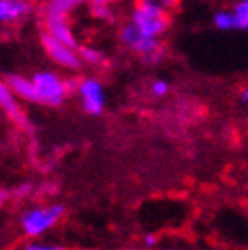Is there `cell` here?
Masks as SVG:
<instances>
[{
	"instance_id": "6da1fadb",
	"label": "cell",
	"mask_w": 248,
	"mask_h": 250,
	"mask_svg": "<svg viewBox=\"0 0 248 250\" xmlns=\"http://www.w3.org/2000/svg\"><path fill=\"white\" fill-rule=\"evenodd\" d=\"M131 18H133L131 24L141 34H145L147 38H155V40H157V36L163 34L171 24L167 10L159 8L157 4H153L151 0H137Z\"/></svg>"
},
{
	"instance_id": "7a4b0ae2",
	"label": "cell",
	"mask_w": 248,
	"mask_h": 250,
	"mask_svg": "<svg viewBox=\"0 0 248 250\" xmlns=\"http://www.w3.org/2000/svg\"><path fill=\"white\" fill-rule=\"evenodd\" d=\"M36 91H38V104H46L52 107H58L64 104L68 96V82H64L54 72H38L32 78Z\"/></svg>"
},
{
	"instance_id": "3957f363",
	"label": "cell",
	"mask_w": 248,
	"mask_h": 250,
	"mask_svg": "<svg viewBox=\"0 0 248 250\" xmlns=\"http://www.w3.org/2000/svg\"><path fill=\"white\" fill-rule=\"evenodd\" d=\"M62 212H64V207L62 205L36 207L32 210H26L20 218V223H22V229L28 236H40L56 225V221L62 216Z\"/></svg>"
},
{
	"instance_id": "277c9868",
	"label": "cell",
	"mask_w": 248,
	"mask_h": 250,
	"mask_svg": "<svg viewBox=\"0 0 248 250\" xmlns=\"http://www.w3.org/2000/svg\"><path fill=\"white\" fill-rule=\"evenodd\" d=\"M42 46H44L46 54L56 62V64L64 66V68H70V70H80L82 68L80 54L74 48L62 44L60 40H56L54 36H50L48 32H42Z\"/></svg>"
},
{
	"instance_id": "5b68a950",
	"label": "cell",
	"mask_w": 248,
	"mask_h": 250,
	"mask_svg": "<svg viewBox=\"0 0 248 250\" xmlns=\"http://www.w3.org/2000/svg\"><path fill=\"white\" fill-rule=\"evenodd\" d=\"M121 40L125 42L133 52L141 54L143 60H145V58H151V56H155V54H159V52H163L159 40L147 38L145 34L139 32V30H137L131 22H129L127 26H123V28H121Z\"/></svg>"
},
{
	"instance_id": "8992f818",
	"label": "cell",
	"mask_w": 248,
	"mask_h": 250,
	"mask_svg": "<svg viewBox=\"0 0 248 250\" xmlns=\"http://www.w3.org/2000/svg\"><path fill=\"white\" fill-rule=\"evenodd\" d=\"M78 91L82 96V102H83V109L91 115H100L105 107V93H103V87L98 80L94 78H85L82 80V83L78 85Z\"/></svg>"
},
{
	"instance_id": "52a82bcc",
	"label": "cell",
	"mask_w": 248,
	"mask_h": 250,
	"mask_svg": "<svg viewBox=\"0 0 248 250\" xmlns=\"http://www.w3.org/2000/svg\"><path fill=\"white\" fill-rule=\"evenodd\" d=\"M6 85L10 87V91L14 93V96L26 100V102H36L38 104V91H36V85L32 80H28L24 76H18V74H10L4 78Z\"/></svg>"
},
{
	"instance_id": "ba28073f",
	"label": "cell",
	"mask_w": 248,
	"mask_h": 250,
	"mask_svg": "<svg viewBox=\"0 0 248 250\" xmlns=\"http://www.w3.org/2000/svg\"><path fill=\"white\" fill-rule=\"evenodd\" d=\"M30 12H32V6L26 0H0V20L2 22L20 20Z\"/></svg>"
},
{
	"instance_id": "9c48e42d",
	"label": "cell",
	"mask_w": 248,
	"mask_h": 250,
	"mask_svg": "<svg viewBox=\"0 0 248 250\" xmlns=\"http://www.w3.org/2000/svg\"><path fill=\"white\" fill-rule=\"evenodd\" d=\"M12 96H14V93L10 91V87H8L6 83H2V87H0V104H2L4 111L10 115V119H12L16 125H20V127H28V119H26L24 111L18 107V104L14 102Z\"/></svg>"
},
{
	"instance_id": "30bf717a",
	"label": "cell",
	"mask_w": 248,
	"mask_h": 250,
	"mask_svg": "<svg viewBox=\"0 0 248 250\" xmlns=\"http://www.w3.org/2000/svg\"><path fill=\"white\" fill-rule=\"evenodd\" d=\"M46 22V32L50 34V36H54L56 40H60L62 44H66V46H70V48H78V42H76V38L72 36V30H70V26H68V22L66 20H58V18H48V20H44Z\"/></svg>"
},
{
	"instance_id": "8fae6325",
	"label": "cell",
	"mask_w": 248,
	"mask_h": 250,
	"mask_svg": "<svg viewBox=\"0 0 248 250\" xmlns=\"http://www.w3.org/2000/svg\"><path fill=\"white\" fill-rule=\"evenodd\" d=\"M82 2H85V0H48L46 6H44V20H48V18L66 20L68 12L72 8H76L78 4H82Z\"/></svg>"
},
{
	"instance_id": "7c38bea8",
	"label": "cell",
	"mask_w": 248,
	"mask_h": 250,
	"mask_svg": "<svg viewBox=\"0 0 248 250\" xmlns=\"http://www.w3.org/2000/svg\"><path fill=\"white\" fill-rule=\"evenodd\" d=\"M214 26L219 30H234L236 28V18H234V12H228V10H221L214 14Z\"/></svg>"
},
{
	"instance_id": "4fadbf2b",
	"label": "cell",
	"mask_w": 248,
	"mask_h": 250,
	"mask_svg": "<svg viewBox=\"0 0 248 250\" xmlns=\"http://www.w3.org/2000/svg\"><path fill=\"white\" fill-rule=\"evenodd\" d=\"M234 18H236V28L238 30H248V0H242L234 6Z\"/></svg>"
},
{
	"instance_id": "5bb4252c",
	"label": "cell",
	"mask_w": 248,
	"mask_h": 250,
	"mask_svg": "<svg viewBox=\"0 0 248 250\" xmlns=\"http://www.w3.org/2000/svg\"><path fill=\"white\" fill-rule=\"evenodd\" d=\"M78 54H80L82 62H89V64H94V66H98V64L103 62V54L100 50H96V48H89V46H82L78 50Z\"/></svg>"
},
{
	"instance_id": "9a60e30c",
	"label": "cell",
	"mask_w": 248,
	"mask_h": 250,
	"mask_svg": "<svg viewBox=\"0 0 248 250\" xmlns=\"http://www.w3.org/2000/svg\"><path fill=\"white\" fill-rule=\"evenodd\" d=\"M91 14H94L96 18H102V20H109L111 18V12H109V8H107V4L105 2H94V6H91Z\"/></svg>"
},
{
	"instance_id": "2e32d148",
	"label": "cell",
	"mask_w": 248,
	"mask_h": 250,
	"mask_svg": "<svg viewBox=\"0 0 248 250\" xmlns=\"http://www.w3.org/2000/svg\"><path fill=\"white\" fill-rule=\"evenodd\" d=\"M151 91H153V96H165V93L169 91V83L165 80H157V82H153Z\"/></svg>"
},
{
	"instance_id": "e0dca14e",
	"label": "cell",
	"mask_w": 248,
	"mask_h": 250,
	"mask_svg": "<svg viewBox=\"0 0 248 250\" xmlns=\"http://www.w3.org/2000/svg\"><path fill=\"white\" fill-rule=\"evenodd\" d=\"M30 191H32V185H28V183H24V185H20V187H16V189L12 191L16 197H24V195H28Z\"/></svg>"
},
{
	"instance_id": "ac0fdd59",
	"label": "cell",
	"mask_w": 248,
	"mask_h": 250,
	"mask_svg": "<svg viewBox=\"0 0 248 250\" xmlns=\"http://www.w3.org/2000/svg\"><path fill=\"white\" fill-rule=\"evenodd\" d=\"M153 4H157L159 8H163V10H167V8H171V6H175L177 4V0H151Z\"/></svg>"
},
{
	"instance_id": "d6986e66",
	"label": "cell",
	"mask_w": 248,
	"mask_h": 250,
	"mask_svg": "<svg viewBox=\"0 0 248 250\" xmlns=\"http://www.w3.org/2000/svg\"><path fill=\"white\" fill-rule=\"evenodd\" d=\"M24 250H60L56 246H44V244H28Z\"/></svg>"
},
{
	"instance_id": "ffe728a7",
	"label": "cell",
	"mask_w": 248,
	"mask_h": 250,
	"mask_svg": "<svg viewBox=\"0 0 248 250\" xmlns=\"http://www.w3.org/2000/svg\"><path fill=\"white\" fill-rule=\"evenodd\" d=\"M240 102H242V105H246V107H248V87L240 93Z\"/></svg>"
},
{
	"instance_id": "44dd1931",
	"label": "cell",
	"mask_w": 248,
	"mask_h": 250,
	"mask_svg": "<svg viewBox=\"0 0 248 250\" xmlns=\"http://www.w3.org/2000/svg\"><path fill=\"white\" fill-rule=\"evenodd\" d=\"M145 244H147V246H153V244H155V236H153V234L145 236Z\"/></svg>"
},
{
	"instance_id": "7402d4cb",
	"label": "cell",
	"mask_w": 248,
	"mask_h": 250,
	"mask_svg": "<svg viewBox=\"0 0 248 250\" xmlns=\"http://www.w3.org/2000/svg\"><path fill=\"white\" fill-rule=\"evenodd\" d=\"M100 2H105L107 4V2H113V0H100Z\"/></svg>"
}]
</instances>
